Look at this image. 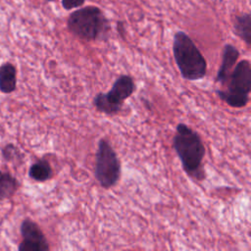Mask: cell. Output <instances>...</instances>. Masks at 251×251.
<instances>
[{"instance_id": "cell-1", "label": "cell", "mask_w": 251, "mask_h": 251, "mask_svg": "<svg viewBox=\"0 0 251 251\" xmlns=\"http://www.w3.org/2000/svg\"><path fill=\"white\" fill-rule=\"evenodd\" d=\"M173 148L181 163L183 171L189 177L198 181L206 178L203 167L206 149L198 132L187 125L179 123L173 137Z\"/></svg>"}, {"instance_id": "cell-2", "label": "cell", "mask_w": 251, "mask_h": 251, "mask_svg": "<svg viewBox=\"0 0 251 251\" xmlns=\"http://www.w3.org/2000/svg\"><path fill=\"white\" fill-rule=\"evenodd\" d=\"M67 27L72 34L86 41L105 39L111 29L110 22L103 11L93 5L72 12L67 20Z\"/></svg>"}, {"instance_id": "cell-3", "label": "cell", "mask_w": 251, "mask_h": 251, "mask_svg": "<svg viewBox=\"0 0 251 251\" xmlns=\"http://www.w3.org/2000/svg\"><path fill=\"white\" fill-rule=\"evenodd\" d=\"M173 54L181 76L187 80H199L207 74V61L191 37L184 31H176L173 40Z\"/></svg>"}, {"instance_id": "cell-4", "label": "cell", "mask_w": 251, "mask_h": 251, "mask_svg": "<svg viewBox=\"0 0 251 251\" xmlns=\"http://www.w3.org/2000/svg\"><path fill=\"white\" fill-rule=\"evenodd\" d=\"M222 86V89L216 90L221 100L232 108L245 107L251 91V64L249 60L237 62Z\"/></svg>"}, {"instance_id": "cell-5", "label": "cell", "mask_w": 251, "mask_h": 251, "mask_svg": "<svg viewBox=\"0 0 251 251\" xmlns=\"http://www.w3.org/2000/svg\"><path fill=\"white\" fill-rule=\"evenodd\" d=\"M121 174V161L116 151L107 139L101 138L95 154L94 176L96 180L101 187L109 189L119 182Z\"/></svg>"}, {"instance_id": "cell-6", "label": "cell", "mask_w": 251, "mask_h": 251, "mask_svg": "<svg viewBox=\"0 0 251 251\" xmlns=\"http://www.w3.org/2000/svg\"><path fill=\"white\" fill-rule=\"evenodd\" d=\"M136 85L132 76L122 75L116 78L108 92H99L93 98V106L106 115L118 114L124 105L135 91Z\"/></svg>"}, {"instance_id": "cell-7", "label": "cell", "mask_w": 251, "mask_h": 251, "mask_svg": "<svg viewBox=\"0 0 251 251\" xmlns=\"http://www.w3.org/2000/svg\"><path fill=\"white\" fill-rule=\"evenodd\" d=\"M22 242L19 244V251H48V241L39 226L30 220L25 219L21 224Z\"/></svg>"}, {"instance_id": "cell-8", "label": "cell", "mask_w": 251, "mask_h": 251, "mask_svg": "<svg viewBox=\"0 0 251 251\" xmlns=\"http://www.w3.org/2000/svg\"><path fill=\"white\" fill-rule=\"evenodd\" d=\"M239 55H240L239 51L234 45L227 43L224 46L223 54H222V62L215 79L216 82L220 83L221 85H223L226 82L227 76L229 75L230 72L232 71L235 64L237 63Z\"/></svg>"}, {"instance_id": "cell-9", "label": "cell", "mask_w": 251, "mask_h": 251, "mask_svg": "<svg viewBox=\"0 0 251 251\" xmlns=\"http://www.w3.org/2000/svg\"><path fill=\"white\" fill-rule=\"evenodd\" d=\"M17 87V70L11 63H5L0 67V91L10 94Z\"/></svg>"}, {"instance_id": "cell-10", "label": "cell", "mask_w": 251, "mask_h": 251, "mask_svg": "<svg viewBox=\"0 0 251 251\" xmlns=\"http://www.w3.org/2000/svg\"><path fill=\"white\" fill-rule=\"evenodd\" d=\"M233 32L243 40L247 46L251 45V15L250 13H243L237 15L232 21Z\"/></svg>"}, {"instance_id": "cell-11", "label": "cell", "mask_w": 251, "mask_h": 251, "mask_svg": "<svg viewBox=\"0 0 251 251\" xmlns=\"http://www.w3.org/2000/svg\"><path fill=\"white\" fill-rule=\"evenodd\" d=\"M53 176V170L50 163L46 159H39L35 161L28 170V176L38 182L49 180Z\"/></svg>"}, {"instance_id": "cell-12", "label": "cell", "mask_w": 251, "mask_h": 251, "mask_svg": "<svg viewBox=\"0 0 251 251\" xmlns=\"http://www.w3.org/2000/svg\"><path fill=\"white\" fill-rule=\"evenodd\" d=\"M18 179L8 172L0 171V200L11 198L18 190Z\"/></svg>"}, {"instance_id": "cell-13", "label": "cell", "mask_w": 251, "mask_h": 251, "mask_svg": "<svg viewBox=\"0 0 251 251\" xmlns=\"http://www.w3.org/2000/svg\"><path fill=\"white\" fill-rule=\"evenodd\" d=\"M2 156L3 159L7 162H20L24 158L20 149L11 143L5 145L2 148Z\"/></svg>"}, {"instance_id": "cell-14", "label": "cell", "mask_w": 251, "mask_h": 251, "mask_svg": "<svg viewBox=\"0 0 251 251\" xmlns=\"http://www.w3.org/2000/svg\"><path fill=\"white\" fill-rule=\"evenodd\" d=\"M61 3L65 10L71 11L81 7L85 3V0H61Z\"/></svg>"}, {"instance_id": "cell-15", "label": "cell", "mask_w": 251, "mask_h": 251, "mask_svg": "<svg viewBox=\"0 0 251 251\" xmlns=\"http://www.w3.org/2000/svg\"><path fill=\"white\" fill-rule=\"evenodd\" d=\"M46 1H48V2H52V1H55V0H46Z\"/></svg>"}]
</instances>
